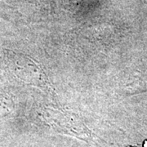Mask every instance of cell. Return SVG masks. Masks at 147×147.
<instances>
[{
	"instance_id": "1",
	"label": "cell",
	"mask_w": 147,
	"mask_h": 147,
	"mask_svg": "<svg viewBox=\"0 0 147 147\" xmlns=\"http://www.w3.org/2000/svg\"><path fill=\"white\" fill-rule=\"evenodd\" d=\"M144 147H147V142H145V144H144Z\"/></svg>"
}]
</instances>
